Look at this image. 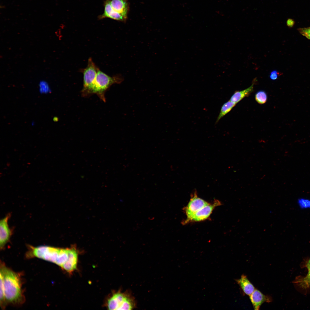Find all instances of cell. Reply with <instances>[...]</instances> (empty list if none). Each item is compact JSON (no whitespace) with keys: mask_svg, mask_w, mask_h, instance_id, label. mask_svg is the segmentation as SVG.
Instances as JSON below:
<instances>
[{"mask_svg":"<svg viewBox=\"0 0 310 310\" xmlns=\"http://www.w3.org/2000/svg\"><path fill=\"white\" fill-rule=\"evenodd\" d=\"M209 204L198 197L196 192H195L187 205L183 209L187 218H190L197 212Z\"/></svg>","mask_w":310,"mask_h":310,"instance_id":"8","label":"cell"},{"mask_svg":"<svg viewBox=\"0 0 310 310\" xmlns=\"http://www.w3.org/2000/svg\"><path fill=\"white\" fill-rule=\"evenodd\" d=\"M99 69L94 63L91 58L88 61L87 67L82 71L83 74V95L87 96L90 92Z\"/></svg>","mask_w":310,"mask_h":310,"instance_id":"6","label":"cell"},{"mask_svg":"<svg viewBox=\"0 0 310 310\" xmlns=\"http://www.w3.org/2000/svg\"><path fill=\"white\" fill-rule=\"evenodd\" d=\"M307 268L308 270H310V259L308 261L307 264Z\"/></svg>","mask_w":310,"mask_h":310,"instance_id":"20","label":"cell"},{"mask_svg":"<svg viewBox=\"0 0 310 310\" xmlns=\"http://www.w3.org/2000/svg\"><path fill=\"white\" fill-rule=\"evenodd\" d=\"M280 73L276 70H274L271 72L270 75V78L272 80H277Z\"/></svg>","mask_w":310,"mask_h":310,"instance_id":"19","label":"cell"},{"mask_svg":"<svg viewBox=\"0 0 310 310\" xmlns=\"http://www.w3.org/2000/svg\"><path fill=\"white\" fill-rule=\"evenodd\" d=\"M0 275L3 278L5 297L7 303L20 305L24 301L20 275L1 264Z\"/></svg>","mask_w":310,"mask_h":310,"instance_id":"1","label":"cell"},{"mask_svg":"<svg viewBox=\"0 0 310 310\" xmlns=\"http://www.w3.org/2000/svg\"><path fill=\"white\" fill-rule=\"evenodd\" d=\"M256 80V78L254 79L251 86L241 91H235L229 100L237 104L245 97L249 96L253 91L254 85Z\"/></svg>","mask_w":310,"mask_h":310,"instance_id":"12","label":"cell"},{"mask_svg":"<svg viewBox=\"0 0 310 310\" xmlns=\"http://www.w3.org/2000/svg\"><path fill=\"white\" fill-rule=\"evenodd\" d=\"M108 0L104 3V12L100 16V18L101 19L108 18L125 22L129 10L128 0Z\"/></svg>","mask_w":310,"mask_h":310,"instance_id":"3","label":"cell"},{"mask_svg":"<svg viewBox=\"0 0 310 310\" xmlns=\"http://www.w3.org/2000/svg\"><path fill=\"white\" fill-rule=\"evenodd\" d=\"M136 306L135 299L129 291L115 292L108 299L107 302V307L109 310H132Z\"/></svg>","mask_w":310,"mask_h":310,"instance_id":"5","label":"cell"},{"mask_svg":"<svg viewBox=\"0 0 310 310\" xmlns=\"http://www.w3.org/2000/svg\"><path fill=\"white\" fill-rule=\"evenodd\" d=\"M236 281L243 292L247 295L250 296L255 289L246 276L244 274L242 275L240 278L237 279Z\"/></svg>","mask_w":310,"mask_h":310,"instance_id":"13","label":"cell"},{"mask_svg":"<svg viewBox=\"0 0 310 310\" xmlns=\"http://www.w3.org/2000/svg\"><path fill=\"white\" fill-rule=\"evenodd\" d=\"M251 301L255 310H259L261 304L265 302H270L271 298L264 294L259 290L255 289L249 296Z\"/></svg>","mask_w":310,"mask_h":310,"instance_id":"11","label":"cell"},{"mask_svg":"<svg viewBox=\"0 0 310 310\" xmlns=\"http://www.w3.org/2000/svg\"><path fill=\"white\" fill-rule=\"evenodd\" d=\"M299 31L301 34L310 40V27L300 28L299 29Z\"/></svg>","mask_w":310,"mask_h":310,"instance_id":"18","label":"cell"},{"mask_svg":"<svg viewBox=\"0 0 310 310\" xmlns=\"http://www.w3.org/2000/svg\"><path fill=\"white\" fill-rule=\"evenodd\" d=\"M236 104L230 100L225 103L221 107L216 123H218L221 118L230 111Z\"/></svg>","mask_w":310,"mask_h":310,"instance_id":"14","label":"cell"},{"mask_svg":"<svg viewBox=\"0 0 310 310\" xmlns=\"http://www.w3.org/2000/svg\"><path fill=\"white\" fill-rule=\"evenodd\" d=\"M123 80V78L119 75L111 77L99 69L90 90V94L96 93L103 101H105L104 96L105 91L113 84H119Z\"/></svg>","mask_w":310,"mask_h":310,"instance_id":"4","label":"cell"},{"mask_svg":"<svg viewBox=\"0 0 310 310\" xmlns=\"http://www.w3.org/2000/svg\"><path fill=\"white\" fill-rule=\"evenodd\" d=\"M222 204L218 200H215L212 204H209L204 206L194 214L190 218H187L182 223L184 224L191 222H199L204 220L210 216L214 209Z\"/></svg>","mask_w":310,"mask_h":310,"instance_id":"7","label":"cell"},{"mask_svg":"<svg viewBox=\"0 0 310 310\" xmlns=\"http://www.w3.org/2000/svg\"><path fill=\"white\" fill-rule=\"evenodd\" d=\"M268 99L267 94L264 90H259L256 93L255 99L257 103L262 104H265Z\"/></svg>","mask_w":310,"mask_h":310,"instance_id":"15","label":"cell"},{"mask_svg":"<svg viewBox=\"0 0 310 310\" xmlns=\"http://www.w3.org/2000/svg\"><path fill=\"white\" fill-rule=\"evenodd\" d=\"M0 305L2 309L5 307L7 302L5 297L4 286L3 278L0 275Z\"/></svg>","mask_w":310,"mask_h":310,"instance_id":"16","label":"cell"},{"mask_svg":"<svg viewBox=\"0 0 310 310\" xmlns=\"http://www.w3.org/2000/svg\"><path fill=\"white\" fill-rule=\"evenodd\" d=\"M69 248H61L46 246L34 247L29 246L26 256L37 257L52 262L61 267L67 261Z\"/></svg>","mask_w":310,"mask_h":310,"instance_id":"2","label":"cell"},{"mask_svg":"<svg viewBox=\"0 0 310 310\" xmlns=\"http://www.w3.org/2000/svg\"><path fill=\"white\" fill-rule=\"evenodd\" d=\"M10 215L7 214L1 220L0 222V246L3 249L9 241L11 235V230L9 227L8 220Z\"/></svg>","mask_w":310,"mask_h":310,"instance_id":"9","label":"cell"},{"mask_svg":"<svg viewBox=\"0 0 310 310\" xmlns=\"http://www.w3.org/2000/svg\"><path fill=\"white\" fill-rule=\"evenodd\" d=\"M78 259V253L75 248H69L68 259L61 267L65 271L71 274L76 268Z\"/></svg>","mask_w":310,"mask_h":310,"instance_id":"10","label":"cell"},{"mask_svg":"<svg viewBox=\"0 0 310 310\" xmlns=\"http://www.w3.org/2000/svg\"><path fill=\"white\" fill-rule=\"evenodd\" d=\"M297 283L301 287L307 288L310 286V270L305 277L298 280Z\"/></svg>","mask_w":310,"mask_h":310,"instance_id":"17","label":"cell"}]
</instances>
